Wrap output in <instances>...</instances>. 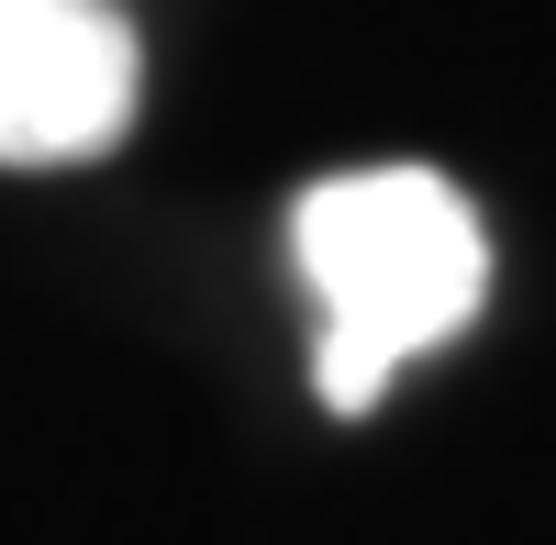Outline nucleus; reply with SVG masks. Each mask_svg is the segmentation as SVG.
<instances>
[{
	"label": "nucleus",
	"mask_w": 556,
	"mask_h": 545,
	"mask_svg": "<svg viewBox=\"0 0 556 545\" xmlns=\"http://www.w3.org/2000/svg\"><path fill=\"white\" fill-rule=\"evenodd\" d=\"M290 256L323 301V401L367 413L424 345L468 334V312L490 290V245L456 178L434 167H345L290 212Z\"/></svg>",
	"instance_id": "obj_1"
},
{
	"label": "nucleus",
	"mask_w": 556,
	"mask_h": 545,
	"mask_svg": "<svg viewBox=\"0 0 556 545\" xmlns=\"http://www.w3.org/2000/svg\"><path fill=\"white\" fill-rule=\"evenodd\" d=\"M146 56L112 0H0V167H78L123 145Z\"/></svg>",
	"instance_id": "obj_2"
}]
</instances>
